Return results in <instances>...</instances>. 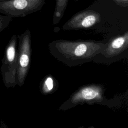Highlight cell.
<instances>
[{"label":"cell","mask_w":128,"mask_h":128,"mask_svg":"<svg viewBox=\"0 0 128 128\" xmlns=\"http://www.w3.org/2000/svg\"><path fill=\"white\" fill-rule=\"evenodd\" d=\"M105 46L102 40H58L50 42L48 49L58 60L72 67L92 61Z\"/></svg>","instance_id":"cell-1"},{"label":"cell","mask_w":128,"mask_h":128,"mask_svg":"<svg viewBox=\"0 0 128 128\" xmlns=\"http://www.w3.org/2000/svg\"><path fill=\"white\" fill-rule=\"evenodd\" d=\"M105 91L104 86L100 84L84 85L72 93L69 98L60 105L58 109L64 111L84 104L112 106V100L106 98Z\"/></svg>","instance_id":"cell-2"},{"label":"cell","mask_w":128,"mask_h":128,"mask_svg":"<svg viewBox=\"0 0 128 128\" xmlns=\"http://www.w3.org/2000/svg\"><path fill=\"white\" fill-rule=\"evenodd\" d=\"M128 56V30L110 38L92 62L110 65Z\"/></svg>","instance_id":"cell-3"},{"label":"cell","mask_w":128,"mask_h":128,"mask_svg":"<svg viewBox=\"0 0 128 128\" xmlns=\"http://www.w3.org/2000/svg\"><path fill=\"white\" fill-rule=\"evenodd\" d=\"M17 40L16 34L12 36L6 46L2 60L0 73L4 86L8 88L16 85V75L18 67Z\"/></svg>","instance_id":"cell-4"},{"label":"cell","mask_w":128,"mask_h":128,"mask_svg":"<svg viewBox=\"0 0 128 128\" xmlns=\"http://www.w3.org/2000/svg\"><path fill=\"white\" fill-rule=\"evenodd\" d=\"M101 24L102 18L100 12L92 10H85L72 16L62 28L64 30H92L96 34L101 33L102 36Z\"/></svg>","instance_id":"cell-5"},{"label":"cell","mask_w":128,"mask_h":128,"mask_svg":"<svg viewBox=\"0 0 128 128\" xmlns=\"http://www.w3.org/2000/svg\"><path fill=\"white\" fill-rule=\"evenodd\" d=\"M18 40L17 48L18 67L16 75V85H24L28 74L32 55L31 34L29 29L17 36Z\"/></svg>","instance_id":"cell-6"},{"label":"cell","mask_w":128,"mask_h":128,"mask_svg":"<svg viewBox=\"0 0 128 128\" xmlns=\"http://www.w3.org/2000/svg\"><path fill=\"white\" fill-rule=\"evenodd\" d=\"M46 0H4L0 1V13L14 18L24 17L40 10Z\"/></svg>","instance_id":"cell-7"},{"label":"cell","mask_w":128,"mask_h":128,"mask_svg":"<svg viewBox=\"0 0 128 128\" xmlns=\"http://www.w3.org/2000/svg\"><path fill=\"white\" fill-rule=\"evenodd\" d=\"M58 81L51 75L46 76L40 84V90L43 94H51L58 88Z\"/></svg>","instance_id":"cell-8"},{"label":"cell","mask_w":128,"mask_h":128,"mask_svg":"<svg viewBox=\"0 0 128 128\" xmlns=\"http://www.w3.org/2000/svg\"><path fill=\"white\" fill-rule=\"evenodd\" d=\"M69 0H56V5L52 18L53 24H58L64 15Z\"/></svg>","instance_id":"cell-9"},{"label":"cell","mask_w":128,"mask_h":128,"mask_svg":"<svg viewBox=\"0 0 128 128\" xmlns=\"http://www.w3.org/2000/svg\"><path fill=\"white\" fill-rule=\"evenodd\" d=\"M12 18L4 15L0 14V32L4 30L10 24Z\"/></svg>","instance_id":"cell-10"},{"label":"cell","mask_w":128,"mask_h":128,"mask_svg":"<svg viewBox=\"0 0 128 128\" xmlns=\"http://www.w3.org/2000/svg\"><path fill=\"white\" fill-rule=\"evenodd\" d=\"M118 6L122 7L128 6V0H113Z\"/></svg>","instance_id":"cell-11"},{"label":"cell","mask_w":128,"mask_h":128,"mask_svg":"<svg viewBox=\"0 0 128 128\" xmlns=\"http://www.w3.org/2000/svg\"><path fill=\"white\" fill-rule=\"evenodd\" d=\"M2 0H0V1H2Z\"/></svg>","instance_id":"cell-12"}]
</instances>
